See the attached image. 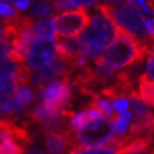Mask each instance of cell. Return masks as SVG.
<instances>
[{"label": "cell", "instance_id": "obj_1", "mask_svg": "<svg viewBox=\"0 0 154 154\" xmlns=\"http://www.w3.org/2000/svg\"><path fill=\"white\" fill-rule=\"evenodd\" d=\"M112 42L103 50L99 57L115 69L138 64L150 54V48L123 30L115 28Z\"/></svg>", "mask_w": 154, "mask_h": 154}, {"label": "cell", "instance_id": "obj_2", "mask_svg": "<svg viewBox=\"0 0 154 154\" xmlns=\"http://www.w3.org/2000/svg\"><path fill=\"white\" fill-rule=\"evenodd\" d=\"M97 11L106 17L115 28L123 30L131 34L138 41L149 46L152 43L145 26L144 17L142 16L137 7L129 3H122L120 6H112L108 3H98L95 6Z\"/></svg>", "mask_w": 154, "mask_h": 154}, {"label": "cell", "instance_id": "obj_3", "mask_svg": "<svg viewBox=\"0 0 154 154\" xmlns=\"http://www.w3.org/2000/svg\"><path fill=\"white\" fill-rule=\"evenodd\" d=\"M113 137L112 121L99 118L88 122L74 135V145L82 148H96L107 144Z\"/></svg>", "mask_w": 154, "mask_h": 154}, {"label": "cell", "instance_id": "obj_4", "mask_svg": "<svg viewBox=\"0 0 154 154\" xmlns=\"http://www.w3.org/2000/svg\"><path fill=\"white\" fill-rule=\"evenodd\" d=\"M116 29L113 24L103 14L93 16L91 23L79 35V42H87L96 45L103 51L111 38H113Z\"/></svg>", "mask_w": 154, "mask_h": 154}, {"label": "cell", "instance_id": "obj_5", "mask_svg": "<svg viewBox=\"0 0 154 154\" xmlns=\"http://www.w3.org/2000/svg\"><path fill=\"white\" fill-rule=\"evenodd\" d=\"M53 19L58 35L67 38L79 34L85 28L89 26L90 22V17L85 8L55 14Z\"/></svg>", "mask_w": 154, "mask_h": 154}, {"label": "cell", "instance_id": "obj_6", "mask_svg": "<svg viewBox=\"0 0 154 154\" xmlns=\"http://www.w3.org/2000/svg\"><path fill=\"white\" fill-rule=\"evenodd\" d=\"M73 69L69 66V63L63 58L54 57L48 65L36 69L31 75V80L33 85L35 86V89L38 88H44L46 84L54 80L55 78L61 77H69L71 78Z\"/></svg>", "mask_w": 154, "mask_h": 154}, {"label": "cell", "instance_id": "obj_7", "mask_svg": "<svg viewBox=\"0 0 154 154\" xmlns=\"http://www.w3.org/2000/svg\"><path fill=\"white\" fill-rule=\"evenodd\" d=\"M75 113L72 110L64 109L60 110L57 112L53 113L50 117L45 118L43 121H41L42 130L45 134L48 133H63V132L69 131L71 129L67 127L68 118H72Z\"/></svg>", "mask_w": 154, "mask_h": 154}, {"label": "cell", "instance_id": "obj_8", "mask_svg": "<svg viewBox=\"0 0 154 154\" xmlns=\"http://www.w3.org/2000/svg\"><path fill=\"white\" fill-rule=\"evenodd\" d=\"M45 145L51 154H65L74 146V137L72 131L63 133H48L45 135Z\"/></svg>", "mask_w": 154, "mask_h": 154}, {"label": "cell", "instance_id": "obj_9", "mask_svg": "<svg viewBox=\"0 0 154 154\" xmlns=\"http://www.w3.org/2000/svg\"><path fill=\"white\" fill-rule=\"evenodd\" d=\"M55 50L58 57L69 62L80 55V42L76 38H67L55 34Z\"/></svg>", "mask_w": 154, "mask_h": 154}, {"label": "cell", "instance_id": "obj_10", "mask_svg": "<svg viewBox=\"0 0 154 154\" xmlns=\"http://www.w3.org/2000/svg\"><path fill=\"white\" fill-rule=\"evenodd\" d=\"M33 33L36 36L45 40H54L55 38V26L53 18H46V19L38 20L33 23Z\"/></svg>", "mask_w": 154, "mask_h": 154}, {"label": "cell", "instance_id": "obj_11", "mask_svg": "<svg viewBox=\"0 0 154 154\" xmlns=\"http://www.w3.org/2000/svg\"><path fill=\"white\" fill-rule=\"evenodd\" d=\"M54 53L50 52H28L26 55V66L33 69H38L48 65L55 57Z\"/></svg>", "mask_w": 154, "mask_h": 154}, {"label": "cell", "instance_id": "obj_12", "mask_svg": "<svg viewBox=\"0 0 154 154\" xmlns=\"http://www.w3.org/2000/svg\"><path fill=\"white\" fill-rule=\"evenodd\" d=\"M139 97L142 101L154 107V83L145 74L139 77Z\"/></svg>", "mask_w": 154, "mask_h": 154}, {"label": "cell", "instance_id": "obj_13", "mask_svg": "<svg viewBox=\"0 0 154 154\" xmlns=\"http://www.w3.org/2000/svg\"><path fill=\"white\" fill-rule=\"evenodd\" d=\"M12 99H13V103H14V106H16L17 111L20 112L23 108L29 106L30 103H31V99H32V90L26 86H20L17 89V93Z\"/></svg>", "mask_w": 154, "mask_h": 154}, {"label": "cell", "instance_id": "obj_14", "mask_svg": "<svg viewBox=\"0 0 154 154\" xmlns=\"http://www.w3.org/2000/svg\"><path fill=\"white\" fill-rule=\"evenodd\" d=\"M116 149L109 144H105L96 148H82L74 145L68 154H115Z\"/></svg>", "mask_w": 154, "mask_h": 154}, {"label": "cell", "instance_id": "obj_15", "mask_svg": "<svg viewBox=\"0 0 154 154\" xmlns=\"http://www.w3.org/2000/svg\"><path fill=\"white\" fill-rule=\"evenodd\" d=\"M19 86L18 80L14 77H3L0 76V96L10 97L16 93Z\"/></svg>", "mask_w": 154, "mask_h": 154}, {"label": "cell", "instance_id": "obj_16", "mask_svg": "<svg viewBox=\"0 0 154 154\" xmlns=\"http://www.w3.org/2000/svg\"><path fill=\"white\" fill-rule=\"evenodd\" d=\"M55 12V8L48 0L38 1L31 8V14L34 17H44L48 14H53Z\"/></svg>", "mask_w": 154, "mask_h": 154}, {"label": "cell", "instance_id": "obj_17", "mask_svg": "<svg viewBox=\"0 0 154 154\" xmlns=\"http://www.w3.org/2000/svg\"><path fill=\"white\" fill-rule=\"evenodd\" d=\"M58 111H60V110H58ZM55 112H57V110L51 109V108H48V107H45V106H36L34 109H32L31 111L28 112V117H29L31 120H33V121L40 123V122L43 121L45 118H48V117H50V116Z\"/></svg>", "mask_w": 154, "mask_h": 154}, {"label": "cell", "instance_id": "obj_18", "mask_svg": "<svg viewBox=\"0 0 154 154\" xmlns=\"http://www.w3.org/2000/svg\"><path fill=\"white\" fill-rule=\"evenodd\" d=\"M24 148L13 140H7L0 144V154H23Z\"/></svg>", "mask_w": 154, "mask_h": 154}, {"label": "cell", "instance_id": "obj_19", "mask_svg": "<svg viewBox=\"0 0 154 154\" xmlns=\"http://www.w3.org/2000/svg\"><path fill=\"white\" fill-rule=\"evenodd\" d=\"M16 112L18 111L12 98L0 96V116H11Z\"/></svg>", "mask_w": 154, "mask_h": 154}, {"label": "cell", "instance_id": "obj_20", "mask_svg": "<svg viewBox=\"0 0 154 154\" xmlns=\"http://www.w3.org/2000/svg\"><path fill=\"white\" fill-rule=\"evenodd\" d=\"M88 122H90L87 118V116L85 115V112H79L74 115L71 118V121H69V129L71 131H79L80 129L83 128L84 125H86Z\"/></svg>", "mask_w": 154, "mask_h": 154}, {"label": "cell", "instance_id": "obj_21", "mask_svg": "<svg viewBox=\"0 0 154 154\" xmlns=\"http://www.w3.org/2000/svg\"><path fill=\"white\" fill-rule=\"evenodd\" d=\"M19 14L20 13L17 11V9L13 6L0 1V17H2V19H13Z\"/></svg>", "mask_w": 154, "mask_h": 154}, {"label": "cell", "instance_id": "obj_22", "mask_svg": "<svg viewBox=\"0 0 154 154\" xmlns=\"http://www.w3.org/2000/svg\"><path fill=\"white\" fill-rule=\"evenodd\" d=\"M112 129L113 134L116 135H123L127 133L128 130V121H125L123 119L118 118L117 120L112 122Z\"/></svg>", "mask_w": 154, "mask_h": 154}, {"label": "cell", "instance_id": "obj_23", "mask_svg": "<svg viewBox=\"0 0 154 154\" xmlns=\"http://www.w3.org/2000/svg\"><path fill=\"white\" fill-rule=\"evenodd\" d=\"M11 50H12V46H11L10 41H8L6 38L0 40V61L9 57L11 54Z\"/></svg>", "mask_w": 154, "mask_h": 154}, {"label": "cell", "instance_id": "obj_24", "mask_svg": "<svg viewBox=\"0 0 154 154\" xmlns=\"http://www.w3.org/2000/svg\"><path fill=\"white\" fill-rule=\"evenodd\" d=\"M113 110H117L119 112H123L128 109L129 107V101L127 98H119V99L113 100V103H111Z\"/></svg>", "mask_w": 154, "mask_h": 154}, {"label": "cell", "instance_id": "obj_25", "mask_svg": "<svg viewBox=\"0 0 154 154\" xmlns=\"http://www.w3.org/2000/svg\"><path fill=\"white\" fill-rule=\"evenodd\" d=\"M145 75L154 80V54H152V53H150V54L148 55V60H146V72H145Z\"/></svg>", "mask_w": 154, "mask_h": 154}, {"label": "cell", "instance_id": "obj_26", "mask_svg": "<svg viewBox=\"0 0 154 154\" xmlns=\"http://www.w3.org/2000/svg\"><path fill=\"white\" fill-rule=\"evenodd\" d=\"M48 1L54 6L55 10H57V11H63L71 7L68 0H48Z\"/></svg>", "mask_w": 154, "mask_h": 154}, {"label": "cell", "instance_id": "obj_27", "mask_svg": "<svg viewBox=\"0 0 154 154\" xmlns=\"http://www.w3.org/2000/svg\"><path fill=\"white\" fill-rule=\"evenodd\" d=\"M71 7L78 8V7H90L96 2V0H68Z\"/></svg>", "mask_w": 154, "mask_h": 154}, {"label": "cell", "instance_id": "obj_28", "mask_svg": "<svg viewBox=\"0 0 154 154\" xmlns=\"http://www.w3.org/2000/svg\"><path fill=\"white\" fill-rule=\"evenodd\" d=\"M13 5L16 6L17 9L21 10H26L28 7L30 6V3H31V0H12Z\"/></svg>", "mask_w": 154, "mask_h": 154}, {"label": "cell", "instance_id": "obj_29", "mask_svg": "<svg viewBox=\"0 0 154 154\" xmlns=\"http://www.w3.org/2000/svg\"><path fill=\"white\" fill-rule=\"evenodd\" d=\"M145 26H146V30H148L149 35L153 40L154 38V19H149L148 21L145 22Z\"/></svg>", "mask_w": 154, "mask_h": 154}, {"label": "cell", "instance_id": "obj_30", "mask_svg": "<svg viewBox=\"0 0 154 154\" xmlns=\"http://www.w3.org/2000/svg\"><path fill=\"white\" fill-rule=\"evenodd\" d=\"M132 112L131 111H128V110H125V111H123V112H119V118L123 119V120H125V121H130L132 119Z\"/></svg>", "mask_w": 154, "mask_h": 154}, {"label": "cell", "instance_id": "obj_31", "mask_svg": "<svg viewBox=\"0 0 154 154\" xmlns=\"http://www.w3.org/2000/svg\"><path fill=\"white\" fill-rule=\"evenodd\" d=\"M137 2H138V6H140V8L144 11L145 14L150 13V10H149V7L146 5V2H145V0H137Z\"/></svg>", "mask_w": 154, "mask_h": 154}, {"label": "cell", "instance_id": "obj_32", "mask_svg": "<svg viewBox=\"0 0 154 154\" xmlns=\"http://www.w3.org/2000/svg\"><path fill=\"white\" fill-rule=\"evenodd\" d=\"M101 3H107V2H112V3H120L122 2V0H99Z\"/></svg>", "mask_w": 154, "mask_h": 154}, {"label": "cell", "instance_id": "obj_33", "mask_svg": "<svg viewBox=\"0 0 154 154\" xmlns=\"http://www.w3.org/2000/svg\"><path fill=\"white\" fill-rule=\"evenodd\" d=\"M128 2H129V5H131V6H134V7H137V8H139L137 0H128Z\"/></svg>", "mask_w": 154, "mask_h": 154}, {"label": "cell", "instance_id": "obj_34", "mask_svg": "<svg viewBox=\"0 0 154 154\" xmlns=\"http://www.w3.org/2000/svg\"><path fill=\"white\" fill-rule=\"evenodd\" d=\"M2 38H5V33H3V28H1L0 26V40H2Z\"/></svg>", "mask_w": 154, "mask_h": 154}, {"label": "cell", "instance_id": "obj_35", "mask_svg": "<svg viewBox=\"0 0 154 154\" xmlns=\"http://www.w3.org/2000/svg\"><path fill=\"white\" fill-rule=\"evenodd\" d=\"M2 22V18H0V23Z\"/></svg>", "mask_w": 154, "mask_h": 154}, {"label": "cell", "instance_id": "obj_36", "mask_svg": "<svg viewBox=\"0 0 154 154\" xmlns=\"http://www.w3.org/2000/svg\"><path fill=\"white\" fill-rule=\"evenodd\" d=\"M1 1H10V0H1Z\"/></svg>", "mask_w": 154, "mask_h": 154}]
</instances>
